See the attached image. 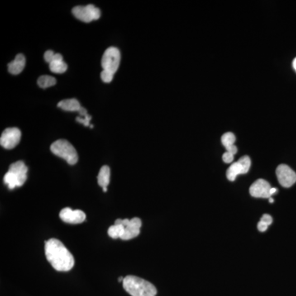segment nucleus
Returning a JSON list of instances; mask_svg holds the SVG:
<instances>
[{
	"label": "nucleus",
	"instance_id": "nucleus-1",
	"mask_svg": "<svg viewBox=\"0 0 296 296\" xmlns=\"http://www.w3.org/2000/svg\"><path fill=\"white\" fill-rule=\"evenodd\" d=\"M45 252L48 262L58 272H68L73 268L74 258L59 240H47L45 242Z\"/></svg>",
	"mask_w": 296,
	"mask_h": 296
},
{
	"label": "nucleus",
	"instance_id": "nucleus-2",
	"mask_svg": "<svg viewBox=\"0 0 296 296\" xmlns=\"http://www.w3.org/2000/svg\"><path fill=\"white\" fill-rule=\"evenodd\" d=\"M123 287L131 296H155L157 294L154 285L135 276H127L125 278Z\"/></svg>",
	"mask_w": 296,
	"mask_h": 296
},
{
	"label": "nucleus",
	"instance_id": "nucleus-3",
	"mask_svg": "<svg viewBox=\"0 0 296 296\" xmlns=\"http://www.w3.org/2000/svg\"><path fill=\"white\" fill-rule=\"evenodd\" d=\"M28 168L22 160L10 164L8 172L6 173L3 178L4 182L9 189H13L16 187L23 185L27 179Z\"/></svg>",
	"mask_w": 296,
	"mask_h": 296
},
{
	"label": "nucleus",
	"instance_id": "nucleus-4",
	"mask_svg": "<svg viewBox=\"0 0 296 296\" xmlns=\"http://www.w3.org/2000/svg\"><path fill=\"white\" fill-rule=\"evenodd\" d=\"M50 150L54 155L63 158L69 164H77L78 160V153L73 145L64 139L54 142L50 147Z\"/></svg>",
	"mask_w": 296,
	"mask_h": 296
},
{
	"label": "nucleus",
	"instance_id": "nucleus-5",
	"mask_svg": "<svg viewBox=\"0 0 296 296\" xmlns=\"http://www.w3.org/2000/svg\"><path fill=\"white\" fill-rule=\"evenodd\" d=\"M121 54L117 48L110 47L104 53L101 59V66L104 71L115 74L120 64Z\"/></svg>",
	"mask_w": 296,
	"mask_h": 296
},
{
	"label": "nucleus",
	"instance_id": "nucleus-6",
	"mask_svg": "<svg viewBox=\"0 0 296 296\" xmlns=\"http://www.w3.org/2000/svg\"><path fill=\"white\" fill-rule=\"evenodd\" d=\"M73 14L76 18L84 21V22H91L100 18L101 11L98 7L93 4L87 5V6H77L73 7Z\"/></svg>",
	"mask_w": 296,
	"mask_h": 296
},
{
	"label": "nucleus",
	"instance_id": "nucleus-7",
	"mask_svg": "<svg viewBox=\"0 0 296 296\" xmlns=\"http://www.w3.org/2000/svg\"><path fill=\"white\" fill-rule=\"evenodd\" d=\"M115 222L122 224L125 226V233L121 237L122 240H130L139 236L140 234V229L142 227L141 219L138 217L129 220V219H117Z\"/></svg>",
	"mask_w": 296,
	"mask_h": 296
},
{
	"label": "nucleus",
	"instance_id": "nucleus-8",
	"mask_svg": "<svg viewBox=\"0 0 296 296\" xmlns=\"http://www.w3.org/2000/svg\"><path fill=\"white\" fill-rule=\"evenodd\" d=\"M251 166V160L248 155L240 158L236 162L233 163L226 171V176L230 181H235L239 174H246Z\"/></svg>",
	"mask_w": 296,
	"mask_h": 296
},
{
	"label": "nucleus",
	"instance_id": "nucleus-9",
	"mask_svg": "<svg viewBox=\"0 0 296 296\" xmlns=\"http://www.w3.org/2000/svg\"><path fill=\"white\" fill-rule=\"evenodd\" d=\"M21 136V131L17 128H8L2 132L0 144L5 149H12L18 145Z\"/></svg>",
	"mask_w": 296,
	"mask_h": 296
},
{
	"label": "nucleus",
	"instance_id": "nucleus-10",
	"mask_svg": "<svg viewBox=\"0 0 296 296\" xmlns=\"http://www.w3.org/2000/svg\"><path fill=\"white\" fill-rule=\"evenodd\" d=\"M277 176L280 184L290 188L296 183V173L287 164H280L277 169Z\"/></svg>",
	"mask_w": 296,
	"mask_h": 296
},
{
	"label": "nucleus",
	"instance_id": "nucleus-11",
	"mask_svg": "<svg viewBox=\"0 0 296 296\" xmlns=\"http://www.w3.org/2000/svg\"><path fill=\"white\" fill-rule=\"evenodd\" d=\"M271 188L272 187L268 181L264 179H258L252 184L249 188V193L252 197L270 198L272 197L270 193Z\"/></svg>",
	"mask_w": 296,
	"mask_h": 296
},
{
	"label": "nucleus",
	"instance_id": "nucleus-12",
	"mask_svg": "<svg viewBox=\"0 0 296 296\" xmlns=\"http://www.w3.org/2000/svg\"><path fill=\"white\" fill-rule=\"evenodd\" d=\"M59 216L62 221L69 224H80L86 220L84 212L81 210H72L70 207H66L62 210Z\"/></svg>",
	"mask_w": 296,
	"mask_h": 296
},
{
	"label": "nucleus",
	"instance_id": "nucleus-13",
	"mask_svg": "<svg viewBox=\"0 0 296 296\" xmlns=\"http://www.w3.org/2000/svg\"><path fill=\"white\" fill-rule=\"evenodd\" d=\"M25 64H26L25 56H24L23 54H17L15 57L14 60H12V62H10L9 64H7L8 72L11 74H13V75H17V74L21 73L23 71Z\"/></svg>",
	"mask_w": 296,
	"mask_h": 296
},
{
	"label": "nucleus",
	"instance_id": "nucleus-14",
	"mask_svg": "<svg viewBox=\"0 0 296 296\" xmlns=\"http://www.w3.org/2000/svg\"><path fill=\"white\" fill-rule=\"evenodd\" d=\"M49 69L52 73H64L68 69V65L65 64L63 59V56L60 54H55L54 59L49 64Z\"/></svg>",
	"mask_w": 296,
	"mask_h": 296
},
{
	"label": "nucleus",
	"instance_id": "nucleus-15",
	"mask_svg": "<svg viewBox=\"0 0 296 296\" xmlns=\"http://www.w3.org/2000/svg\"><path fill=\"white\" fill-rule=\"evenodd\" d=\"M58 107L66 111H80L82 109L80 103L76 99H68L61 101L58 104Z\"/></svg>",
	"mask_w": 296,
	"mask_h": 296
},
{
	"label": "nucleus",
	"instance_id": "nucleus-16",
	"mask_svg": "<svg viewBox=\"0 0 296 296\" xmlns=\"http://www.w3.org/2000/svg\"><path fill=\"white\" fill-rule=\"evenodd\" d=\"M110 179H111V169L108 165H104L100 169L98 177H97L98 184L102 188H107V186L110 183Z\"/></svg>",
	"mask_w": 296,
	"mask_h": 296
},
{
	"label": "nucleus",
	"instance_id": "nucleus-17",
	"mask_svg": "<svg viewBox=\"0 0 296 296\" xmlns=\"http://www.w3.org/2000/svg\"><path fill=\"white\" fill-rule=\"evenodd\" d=\"M125 233V226L122 224L115 222L114 226H111L108 229V235L112 239H121Z\"/></svg>",
	"mask_w": 296,
	"mask_h": 296
},
{
	"label": "nucleus",
	"instance_id": "nucleus-18",
	"mask_svg": "<svg viewBox=\"0 0 296 296\" xmlns=\"http://www.w3.org/2000/svg\"><path fill=\"white\" fill-rule=\"evenodd\" d=\"M37 83L39 87H41L43 89H45V88H48V87H52V86L56 84V79L51 77V76H41V77L38 78Z\"/></svg>",
	"mask_w": 296,
	"mask_h": 296
},
{
	"label": "nucleus",
	"instance_id": "nucleus-19",
	"mask_svg": "<svg viewBox=\"0 0 296 296\" xmlns=\"http://www.w3.org/2000/svg\"><path fill=\"white\" fill-rule=\"evenodd\" d=\"M273 217L268 215V214H264L262 216L261 220L258 224V229H259L260 232H265L266 230H268V226H270L271 224L273 223Z\"/></svg>",
	"mask_w": 296,
	"mask_h": 296
},
{
	"label": "nucleus",
	"instance_id": "nucleus-20",
	"mask_svg": "<svg viewBox=\"0 0 296 296\" xmlns=\"http://www.w3.org/2000/svg\"><path fill=\"white\" fill-rule=\"evenodd\" d=\"M235 136L232 133H226L224 134L221 138V143L223 144L225 148H230V147L235 145Z\"/></svg>",
	"mask_w": 296,
	"mask_h": 296
},
{
	"label": "nucleus",
	"instance_id": "nucleus-21",
	"mask_svg": "<svg viewBox=\"0 0 296 296\" xmlns=\"http://www.w3.org/2000/svg\"><path fill=\"white\" fill-rule=\"evenodd\" d=\"M101 78L103 81L104 82H106V83H110L111 81L113 80L114 78V74L112 73H109V72H106V71H102L101 73Z\"/></svg>",
	"mask_w": 296,
	"mask_h": 296
},
{
	"label": "nucleus",
	"instance_id": "nucleus-22",
	"mask_svg": "<svg viewBox=\"0 0 296 296\" xmlns=\"http://www.w3.org/2000/svg\"><path fill=\"white\" fill-rule=\"evenodd\" d=\"M92 120V116L89 115H86L84 118H81V117H77L76 120L78 121V123H80V124H82V125H85V126H90V121Z\"/></svg>",
	"mask_w": 296,
	"mask_h": 296
},
{
	"label": "nucleus",
	"instance_id": "nucleus-23",
	"mask_svg": "<svg viewBox=\"0 0 296 296\" xmlns=\"http://www.w3.org/2000/svg\"><path fill=\"white\" fill-rule=\"evenodd\" d=\"M54 55H55V53H54L52 50H47L44 54V59H45V62L49 63V64H50L52 60L54 59Z\"/></svg>",
	"mask_w": 296,
	"mask_h": 296
},
{
	"label": "nucleus",
	"instance_id": "nucleus-24",
	"mask_svg": "<svg viewBox=\"0 0 296 296\" xmlns=\"http://www.w3.org/2000/svg\"><path fill=\"white\" fill-rule=\"evenodd\" d=\"M222 159H223L224 162L225 163L232 162L233 160H234V155L226 151V152L224 153Z\"/></svg>",
	"mask_w": 296,
	"mask_h": 296
},
{
	"label": "nucleus",
	"instance_id": "nucleus-25",
	"mask_svg": "<svg viewBox=\"0 0 296 296\" xmlns=\"http://www.w3.org/2000/svg\"><path fill=\"white\" fill-rule=\"evenodd\" d=\"M87 115H88V114H87V110H86L85 108H83V107H82L80 111H79V115H81V118H84L85 116Z\"/></svg>",
	"mask_w": 296,
	"mask_h": 296
},
{
	"label": "nucleus",
	"instance_id": "nucleus-26",
	"mask_svg": "<svg viewBox=\"0 0 296 296\" xmlns=\"http://www.w3.org/2000/svg\"><path fill=\"white\" fill-rule=\"evenodd\" d=\"M277 191H278V189H277V188H271V191H270L271 195H273V194H274V193H277Z\"/></svg>",
	"mask_w": 296,
	"mask_h": 296
},
{
	"label": "nucleus",
	"instance_id": "nucleus-27",
	"mask_svg": "<svg viewBox=\"0 0 296 296\" xmlns=\"http://www.w3.org/2000/svg\"><path fill=\"white\" fill-rule=\"evenodd\" d=\"M293 67H294L295 70L296 71V58L294 59V61H293Z\"/></svg>",
	"mask_w": 296,
	"mask_h": 296
},
{
	"label": "nucleus",
	"instance_id": "nucleus-28",
	"mask_svg": "<svg viewBox=\"0 0 296 296\" xmlns=\"http://www.w3.org/2000/svg\"><path fill=\"white\" fill-rule=\"evenodd\" d=\"M124 279H125V278H122V277H120V278H119V282H124Z\"/></svg>",
	"mask_w": 296,
	"mask_h": 296
},
{
	"label": "nucleus",
	"instance_id": "nucleus-29",
	"mask_svg": "<svg viewBox=\"0 0 296 296\" xmlns=\"http://www.w3.org/2000/svg\"><path fill=\"white\" fill-rule=\"evenodd\" d=\"M269 202H270L271 203H273V202H274V200H273V198H272V197H270V198H269Z\"/></svg>",
	"mask_w": 296,
	"mask_h": 296
},
{
	"label": "nucleus",
	"instance_id": "nucleus-30",
	"mask_svg": "<svg viewBox=\"0 0 296 296\" xmlns=\"http://www.w3.org/2000/svg\"><path fill=\"white\" fill-rule=\"evenodd\" d=\"M102 190H103V192H105V193H106V192H107V188H102Z\"/></svg>",
	"mask_w": 296,
	"mask_h": 296
},
{
	"label": "nucleus",
	"instance_id": "nucleus-31",
	"mask_svg": "<svg viewBox=\"0 0 296 296\" xmlns=\"http://www.w3.org/2000/svg\"><path fill=\"white\" fill-rule=\"evenodd\" d=\"M90 128H91V129H92V128H93V125H90Z\"/></svg>",
	"mask_w": 296,
	"mask_h": 296
}]
</instances>
